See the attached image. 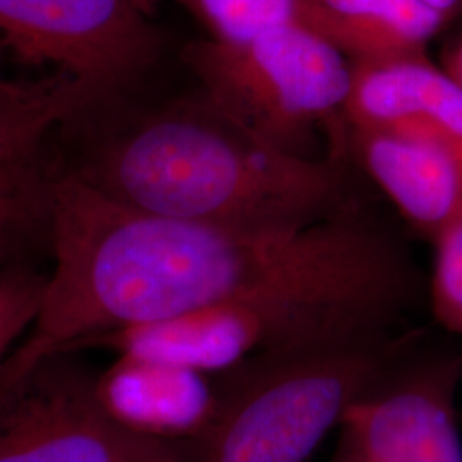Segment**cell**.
Here are the masks:
<instances>
[{"label":"cell","instance_id":"cell-1","mask_svg":"<svg viewBox=\"0 0 462 462\" xmlns=\"http://www.w3.org/2000/svg\"><path fill=\"white\" fill-rule=\"evenodd\" d=\"M55 158L99 196L144 215L274 226L345 208L337 160L267 143L202 91L139 114L93 105L57 133Z\"/></svg>","mask_w":462,"mask_h":462},{"label":"cell","instance_id":"cell-2","mask_svg":"<svg viewBox=\"0 0 462 462\" xmlns=\"http://www.w3.org/2000/svg\"><path fill=\"white\" fill-rule=\"evenodd\" d=\"M404 339L315 347L223 374V401L190 462H310L347 406L383 377Z\"/></svg>","mask_w":462,"mask_h":462},{"label":"cell","instance_id":"cell-3","mask_svg":"<svg viewBox=\"0 0 462 462\" xmlns=\"http://www.w3.org/2000/svg\"><path fill=\"white\" fill-rule=\"evenodd\" d=\"M182 57L216 106L278 148L317 158L315 134L346 133L351 62L298 19L236 43L194 42Z\"/></svg>","mask_w":462,"mask_h":462},{"label":"cell","instance_id":"cell-4","mask_svg":"<svg viewBox=\"0 0 462 462\" xmlns=\"http://www.w3.org/2000/svg\"><path fill=\"white\" fill-rule=\"evenodd\" d=\"M401 315L353 298L267 297L116 330L106 343L120 356L221 375L267 358L391 336Z\"/></svg>","mask_w":462,"mask_h":462},{"label":"cell","instance_id":"cell-5","mask_svg":"<svg viewBox=\"0 0 462 462\" xmlns=\"http://www.w3.org/2000/svg\"><path fill=\"white\" fill-rule=\"evenodd\" d=\"M162 47L129 0H0V84L69 78L114 101Z\"/></svg>","mask_w":462,"mask_h":462},{"label":"cell","instance_id":"cell-6","mask_svg":"<svg viewBox=\"0 0 462 462\" xmlns=\"http://www.w3.org/2000/svg\"><path fill=\"white\" fill-rule=\"evenodd\" d=\"M51 353L0 380V462H190L192 446L120 425L99 396V375Z\"/></svg>","mask_w":462,"mask_h":462},{"label":"cell","instance_id":"cell-7","mask_svg":"<svg viewBox=\"0 0 462 462\" xmlns=\"http://www.w3.org/2000/svg\"><path fill=\"white\" fill-rule=\"evenodd\" d=\"M97 103L69 78L0 84V269L50 254L55 135Z\"/></svg>","mask_w":462,"mask_h":462},{"label":"cell","instance_id":"cell-8","mask_svg":"<svg viewBox=\"0 0 462 462\" xmlns=\"http://www.w3.org/2000/svg\"><path fill=\"white\" fill-rule=\"evenodd\" d=\"M461 377V356H440L377 380L347 406L330 462H462Z\"/></svg>","mask_w":462,"mask_h":462},{"label":"cell","instance_id":"cell-9","mask_svg":"<svg viewBox=\"0 0 462 462\" xmlns=\"http://www.w3.org/2000/svg\"><path fill=\"white\" fill-rule=\"evenodd\" d=\"M346 129L416 134L462 154V88L425 51L351 64Z\"/></svg>","mask_w":462,"mask_h":462},{"label":"cell","instance_id":"cell-10","mask_svg":"<svg viewBox=\"0 0 462 462\" xmlns=\"http://www.w3.org/2000/svg\"><path fill=\"white\" fill-rule=\"evenodd\" d=\"M366 175L413 228L437 238L462 213V154L416 134L346 129Z\"/></svg>","mask_w":462,"mask_h":462},{"label":"cell","instance_id":"cell-11","mask_svg":"<svg viewBox=\"0 0 462 462\" xmlns=\"http://www.w3.org/2000/svg\"><path fill=\"white\" fill-rule=\"evenodd\" d=\"M180 365L120 356L99 375L98 391L120 425L144 437L194 446L211 429L223 382Z\"/></svg>","mask_w":462,"mask_h":462},{"label":"cell","instance_id":"cell-12","mask_svg":"<svg viewBox=\"0 0 462 462\" xmlns=\"http://www.w3.org/2000/svg\"><path fill=\"white\" fill-rule=\"evenodd\" d=\"M297 19L351 64L421 53L447 23L421 0H298Z\"/></svg>","mask_w":462,"mask_h":462},{"label":"cell","instance_id":"cell-13","mask_svg":"<svg viewBox=\"0 0 462 462\" xmlns=\"http://www.w3.org/2000/svg\"><path fill=\"white\" fill-rule=\"evenodd\" d=\"M162 2V0H160ZM219 43L244 42L297 19L298 0H170Z\"/></svg>","mask_w":462,"mask_h":462},{"label":"cell","instance_id":"cell-14","mask_svg":"<svg viewBox=\"0 0 462 462\" xmlns=\"http://www.w3.org/2000/svg\"><path fill=\"white\" fill-rule=\"evenodd\" d=\"M47 284L36 264L0 269V368L14 351L17 339L32 329Z\"/></svg>","mask_w":462,"mask_h":462},{"label":"cell","instance_id":"cell-15","mask_svg":"<svg viewBox=\"0 0 462 462\" xmlns=\"http://www.w3.org/2000/svg\"><path fill=\"white\" fill-rule=\"evenodd\" d=\"M430 301L435 320L462 336V213L433 240Z\"/></svg>","mask_w":462,"mask_h":462},{"label":"cell","instance_id":"cell-16","mask_svg":"<svg viewBox=\"0 0 462 462\" xmlns=\"http://www.w3.org/2000/svg\"><path fill=\"white\" fill-rule=\"evenodd\" d=\"M446 70L457 83L461 84L462 88V36L447 55Z\"/></svg>","mask_w":462,"mask_h":462},{"label":"cell","instance_id":"cell-17","mask_svg":"<svg viewBox=\"0 0 462 462\" xmlns=\"http://www.w3.org/2000/svg\"><path fill=\"white\" fill-rule=\"evenodd\" d=\"M430 9L446 17L447 21L462 9V0H421Z\"/></svg>","mask_w":462,"mask_h":462},{"label":"cell","instance_id":"cell-18","mask_svg":"<svg viewBox=\"0 0 462 462\" xmlns=\"http://www.w3.org/2000/svg\"><path fill=\"white\" fill-rule=\"evenodd\" d=\"M129 2L146 17L152 16L158 11V4H160V0H129Z\"/></svg>","mask_w":462,"mask_h":462}]
</instances>
